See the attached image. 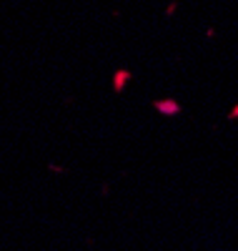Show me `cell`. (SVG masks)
<instances>
[]
</instances>
